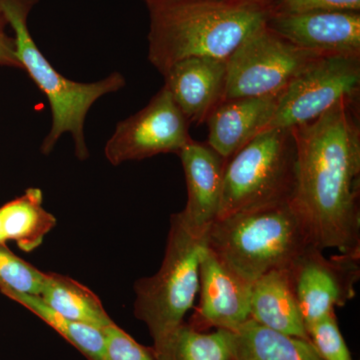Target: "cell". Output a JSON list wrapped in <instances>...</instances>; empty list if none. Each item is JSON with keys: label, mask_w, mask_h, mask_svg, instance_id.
Segmentation results:
<instances>
[{"label": "cell", "mask_w": 360, "mask_h": 360, "mask_svg": "<svg viewBox=\"0 0 360 360\" xmlns=\"http://www.w3.org/2000/svg\"><path fill=\"white\" fill-rule=\"evenodd\" d=\"M0 220L6 240L25 252L37 250L56 225L54 215L44 207V193L35 187L2 205Z\"/></svg>", "instance_id": "cell-18"}, {"label": "cell", "mask_w": 360, "mask_h": 360, "mask_svg": "<svg viewBox=\"0 0 360 360\" xmlns=\"http://www.w3.org/2000/svg\"><path fill=\"white\" fill-rule=\"evenodd\" d=\"M0 245H7V241L2 232L1 220H0Z\"/></svg>", "instance_id": "cell-27"}, {"label": "cell", "mask_w": 360, "mask_h": 360, "mask_svg": "<svg viewBox=\"0 0 360 360\" xmlns=\"http://www.w3.org/2000/svg\"><path fill=\"white\" fill-rule=\"evenodd\" d=\"M37 0H0V14L13 27L16 56L22 70L49 99L51 129L42 141V155L53 150L63 134L68 132L75 142V153L79 160L89 158L84 137L85 117L96 101L125 86L122 73H110L99 82L82 84L61 75L39 51L28 30V14Z\"/></svg>", "instance_id": "cell-4"}, {"label": "cell", "mask_w": 360, "mask_h": 360, "mask_svg": "<svg viewBox=\"0 0 360 360\" xmlns=\"http://www.w3.org/2000/svg\"><path fill=\"white\" fill-rule=\"evenodd\" d=\"M4 295L39 317L87 360H106L105 338L101 329L66 319L49 307L39 295L18 292H7Z\"/></svg>", "instance_id": "cell-21"}, {"label": "cell", "mask_w": 360, "mask_h": 360, "mask_svg": "<svg viewBox=\"0 0 360 360\" xmlns=\"http://www.w3.org/2000/svg\"><path fill=\"white\" fill-rule=\"evenodd\" d=\"M250 319L277 333L309 340L288 269L271 270L251 284Z\"/></svg>", "instance_id": "cell-16"}, {"label": "cell", "mask_w": 360, "mask_h": 360, "mask_svg": "<svg viewBox=\"0 0 360 360\" xmlns=\"http://www.w3.org/2000/svg\"><path fill=\"white\" fill-rule=\"evenodd\" d=\"M281 94L221 101L208 116V146L227 160L266 129Z\"/></svg>", "instance_id": "cell-15"}, {"label": "cell", "mask_w": 360, "mask_h": 360, "mask_svg": "<svg viewBox=\"0 0 360 360\" xmlns=\"http://www.w3.org/2000/svg\"><path fill=\"white\" fill-rule=\"evenodd\" d=\"M163 77L165 89L188 124H200L224 98L226 60L182 59L170 66Z\"/></svg>", "instance_id": "cell-14"}, {"label": "cell", "mask_w": 360, "mask_h": 360, "mask_svg": "<svg viewBox=\"0 0 360 360\" xmlns=\"http://www.w3.org/2000/svg\"><path fill=\"white\" fill-rule=\"evenodd\" d=\"M257 1L262 2L264 6H269L271 9L272 6L277 1V0H257Z\"/></svg>", "instance_id": "cell-28"}, {"label": "cell", "mask_w": 360, "mask_h": 360, "mask_svg": "<svg viewBox=\"0 0 360 360\" xmlns=\"http://www.w3.org/2000/svg\"><path fill=\"white\" fill-rule=\"evenodd\" d=\"M188 125L163 86L146 108L117 123L104 155L115 167L161 153L179 155L191 141Z\"/></svg>", "instance_id": "cell-9"}, {"label": "cell", "mask_w": 360, "mask_h": 360, "mask_svg": "<svg viewBox=\"0 0 360 360\" xmlns=\"http://www.w3.org/2000/svg\"><path fill=\"white\" fill-rule=\"evenodd\" d=\"M186 175L187 201L179 212L184 224L198 236L217 219L225 160L210 146L191 139L179 153Z\"/></svg>", "instance_id": "cell-13"}, {"label": "cell", "mask_w": 360, "mask_h": 360, "mask_svg": "<svg viewBox=\"0 0 360 360\" xmlns=\"http://www.w3.org/2000/svg\"><path fill=\"white\" fill-rule=\"evenodd\" d=\"M271 14H297L312 11L360 13V0H277Z\"/></svg>", "instance_id": "cell-25"}, {"label": "cell", "mask_w": 360, "mask_h": 360, "mask_svg": "<svg viewBox=\"0 0 360 360\" xmlns=\"http://www.w3.org/2000/svg\"><path fill=\"white\" fill-rule=\"evenodd\" d=\"M39 296L49 307L71 321L101 330L113 322L94 291L63 274L45 272Z\"/></svg>", "instance_id": "cell-19"}, {"label": "cell", "mask_w": 360, "mask_h": 360, "mask_svg": "<svg viewBox=\"0 0 360 360\" xmlns=\"http://www.w3.org/2000/svg\"><path fill=\"white\" fill-rule=\"evenodd\" d=\"M295 165L296 149L290 129L260 132L225 161L217 219L291 201Z\"/></svg>", "instance_id": "cell-6"}, {"label": "cell", "mask_w": 360, "mask_h": 360, "mask_svg": "<svg viewBox=\"0 0 360 360\" xmlns=\"http://www.w3.org/2000/svg\"><path fill=\"white\" fill-rule=\"evenodd\" d=\"M153 348L156 360H232L229 331L205 333L186 322Z\"/></svg>", "instance_id": "cell-20"}, {"label": "cell", "mask_w": 360, "mask_h": 360, "mask_svg": "<svg viewBox=\"0 0 360 360\" xmlns=\"http://www.w3.org/2000/svg\"><path fill=\"white\" fill-rule=\"evenodd\" d=\"M310 342L323 360H352L343 340L335 311L307 328Z\"/></svg>", "instance_id": "cell-23"}, {"label": "cell", "mask_w": 360, "mask_h": 360, "mask_svg": "<svg viewBox=\"0 0 360 360\" xmlns=\"http://www.w3.org/2000/svg\"><path fill=\"white\" fill-rule=\"evenodd\" d=\"M229 333L232 360H323L310 340L277 333L251 319Z\"/></svg>", "instance_id": "cell-17"}, {"label": "cell", "mask_w": 360, "mask_h": 360, "mask_svg": "<svg viewBox=\"0 0 360 360\" xmlns=\"http://www.w3.org/2000/svg\"><path fill=\"white\" fill-rule=\"evenodd\" d=\"M321 56L295 46L265 25L248 37L227 59L222 101L281 94Z\"/></svg>", "instance_id": "cell-7"}, {"label": "cell", "mask_w": 360, "mask_h": 360, "mask_svg": "<svg viewBox=\"0 0 360 360\" xmlns=\"http://www.w3.org/2000/svg\"><path fill=\"white\" fill-rule=\"evenodd\" d=\"M311 246L293 262L290 283L305 328L343 307L355 296L360 258L335 255L326 258Z\"/></svg>", "instance_id": "cell-10"}, {"label": "cell", "mask_w": 360, "mask_h": 360, "mask_svg": "<svg viewBox=\"0 0 360 360\" xmlns=\"http://www.w3.org/2000/svg\"><path fill=\"white\" fill-rule=\"evenodd\" d=\"M148 60L161 75L189 58L227 60L271 11L257 0H146Z\"/></svg>", "instance_id": "cell-2"}, {"label": "cell", "mask_w": 360, "mask_h": 360, "mask_svg": "<svg viewBox=\"0 0 360 360\" xmlns=\"http://www.w3.org/2000/svg\"><path fill=\"white\" fill-rule=\"evenodd\" d=\"M45 272L14 255L7 245H0V292L39 295Z\"/></svg>", "instance_id": "cell-22"}, {"label": "cell", "mask_w": 360, "mask_h": 360, "mask_svg": "<svg viewBox=\"0 0 360 360\" xmlns=\"http://www.w3.org/2000/svg\"><path fill=\"white\" fill-rule=\"evenodd\" d=\"M356 101L291 129L296 149L291 203L315 248L360 258V129Z\"/></svg>", "instance_id": "cell-1"}, {"label": "cell", "mask_w": 360, "mask_h": 360, "mask_svg": "<svg viewBox=\"0 0 360 360\" xmlns=\"http://www.w3.org/2000/svg\"><path fill=\"white\" fill-rule=\"evenodd\" d=\"M205 243L226 266L250 284L271 270L290 269L314 246L291 201L217 219L206 232Z\"/></svg>", "instance_id": "cell-3"}, {"label": "cell", "mask_w": 360, "mask_h": 360, "mask_svg": "<svg viewBox=\"0 0 360 360\" xmlns=\"http://www.w3.org/2000/svg\"><path fill=\"white\" fill-rule=\"evenodd\" d=\"M359 89L360 56H321L281 92L265 129H291L314 122L338 104L356 101Z\"/></svg>", "instance_id": "cell-8"}, {"label": "cell", "mask_w": 360, "mask_h": 360, "mask_svg": "<svg viewBox=\"0 0 360 360\" xmlns=\"http://www.w3.org/2000/svg\"><path fill=\"white\" fill-rule=\"evenodd\" d=\"M205 236H196L180 219L170 217L167 248L155 276L134 284V315L146 323L153 343L184 322L200 290V264Z\"/></svg>", "instance_id": "cell-5"}, {"label": "cell", "mask_w": 360, "mask_h": 360, "mask_svg": "<svg viewBox=\"0 0 360 360\" xmlns=\"http://www.w3.org/2000/svg\"><path fill=\"white\" fill-rule=\"evenodd\" d=\"M266 25L290 44L319 56H360V13L270 14Z\"/></svg>", "instance_id": "cell-12"}, {"label": "cell", "mask_w": 360, "mask_h": 360, "mask_svg": "<svg viewBox=\"0 0 360 360\" xmlns=\"http://www.w3.org/2000/svg\"><path fill=\"white\" fill-rule=\"evenodd\" d=\"M103 331L106 360H156L153 347H143L115 322Z\"/></svg>", "instance_id": "cell-24"}, {"label": "cell", "mask_w": 360, "mask_h": 360, "mask_svg": "<svg viewBox=\"0 0 360 360\" xmlns=\"http://www.w3.org/2000/svg\"><path fill=\"white\" fill-rule=\"evenodd\" d=\"M6 20L0 14V65L22 70L16 56L15 41L6 32Z\"/></svg>", "instance_id": "cell-26"}, {"label": "cell", "mask_w": 360, "mask_h": 360, "mask_svg": "<svg viewBox=\"0 0 360 360\" xmlns=\"http://www.w3.org/2000/svg\"><path fill=\"white\" fill-rule=\"evenodd\" d=\"M200 303L187 322L198 331H236L250 319L251 284L226 266L207 246L200 264Z\"/></svg>", "instance_id": "cell-11"}]
</instances>
